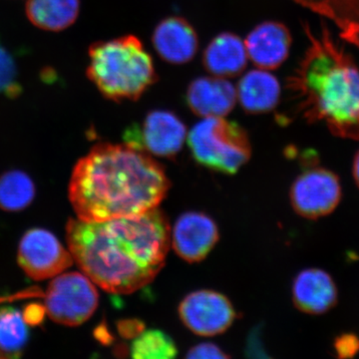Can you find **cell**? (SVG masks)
Here are the masks:
<instances>
[{
  "instance_id": "27",
  "label": "cell",
  "mask_w": 359,
  "mask_h": 359,
  "mask_svg": "<svg viewBox=\"0 0 359 359\" xmlns=\"http://www.w3.org/2000/svg\"><path fill=\"white\" fill-rule=\"evenodd\" d=\"M358 46L359 47V39H358Z\"/></svg>"
},
{
  "instance_id": "18",
  "label": "cell",
  "mask_w": 359,
  "mask_h": 359,
  "mask_svg": "<svg viewBox=\"0 0 359 359\" xmlns=\"http://www.w3.org/2000/svg\"><path fill=\"white\" fill-rule=\"evenodd\" d=\"M80 0H27L26 15L33 25L46 32H59L76 21Z\"/></svg>"
},
{
  "instance_id": "15",
  "label": "cell",
  "mask_w": 359,
  "mask_h": 359,
  "mask_svg": "<svg viewBox=\"0 0 359 359\" xmlns=\"http://www.w3.org/2000/svg\"><path fill=\"white\" fill-rule=\"evenodd\" d=\"M337 287L330 273L320 269H306L292 283L294 306L302 313L323 314L337 304Z\"/></svg>"
},
{
  "instance_id": "11",
  "label": "cell",
  "mask_w": 359,
  "mask_h": 359,
  "mask_svg": "<svg viewBox=\"0 0 359 359\" xmlns=\"http://www.w3.org/2000/svg\"><path fill=\"white\" fill-rule=\"evenodd\" d=\"M219 238L214 219L201 212H184L171 229L172 247L180 257L191 264L203 261Z\"/></svg>"
},
{
  "instance_id": "10",
  "label": "cell",
  "mask_w": 359,
  "mask_h": 359,
  "mask_svg": "<svg viewBox=\"0 0 359 359\" xmlns=\"http://www.w3.org/2000/svg\"><path fill=\"white\" fill-rule=\"evenodd\" d=\"M179 316L186 327L202 337L223 334L237 318L230 299L211 290H196L184 297Z\"/></svg>"
},
{
  "instance_id": "7",
  "label": "cell",
  "mask_w": 359,
  "mask_h": 359,
  "mask_svg": "<svg viewBox=\"0 0 359 359\" xmlns=\"http://www.w3.org/2000/svg\"><path fill=\"white\" fill-rule=\"evenodd\" d=\"M188 136L183 121L169 110H153L141 123L126 130L125 142L137 150L157 157L173 158L179 154Z\"/></svg>"
},
{
  "instance_id": "14",
  "label": "cell",
  "mask_w": 359,
  "mask_h": 359,
  "mask_svg": "<svg viewBox=\"0 0 359 359\" xmlns=\"http://www.w3.org/2000/svg\"><path fill=\"white\" fill-rule=\"evenodd\" d=\"M237 88L222 77H199L186 92V103L194 114L203 118L226 117L237 104Z\"/></svg>"
},
{
  "instance_id": "4",
  "label": "cell",
  "mask_w": 359,
  "mask_h": 359,
  "mask_svg": "<svg viewBox=\"0 0 359 359\" xmlns=\"http://www.w3.org/2000/svg\"><path fill=\"white\" fill-rule=\"evenodd\" d=\"M87 77L114 102L138 100L158 80L152 57L135 35L92 44Z\"/></svg>"
},
{
  "instance_id": "19",
  "label": "cell",
  "mask_w": 359,
  "mask_h": 359,
  "mask_svg": "<svg viewBox=\"0 0 359 359\" xmlns=\"http://www.w3.org/2000/svg\"><path fill=\"white\" fill-rule=\"evenodd\" d=\"M27 321L18 309H0V358H18L28 340Z\"/></svg>"
},
{
  "instance_id": "5",
  "label": "cell",
  "mask_w": 359,
  "mask_h": 359,
  "mask_svg": "<svg viewBox=\"0 0 359 359\" xmlns=\"http://www.w3.org/2000/svg\"><path fill=\"white\" fill-rule=\"evenodd\" d=\"M187 137L196 162L221 173H237L252 155L245 130L224 117L204 118Z\"/></svg>"
},
{
  "instance_id": "21",
  "label": "cell",
  "mask_w": 359,
  "mask_h": 359,
  "mask_svg": "<svg viewBox=\"0 0 359 359\" xmlns=\"http://www.w3.org/2000/svg\"><path fill=\"white\" fill-rule=\"evenodd\" d=\"M130 351L132 358L137 359H171L178 353L171 337L158 330H144L134 339Z\"/></svg>"
},
{
  "instance_id": "2",
  "label": "cell",
  "mask_w": 359,
  "mask_h": 359,
  "mask_svg": "<svg viewBox=\"0 0 359 359\" xmlns=\"http://www.w3.org/2000/svg\"><path fill=\"white\" fill-rule=\"evenodd\" d=\"M170 186L164 168L147 153L101 143L75 165L69 200L78 219L101 222L156 209Z\"/></svg>"
},
{
  "instance_id": "25",
  "label": "cell",
  "mask_w": 359,
  "mask_h": 359,
  "mask_svg": "<svg viewBox=\"0 0 359 359\" xmlns=\"http://www.w3.org/2000/svg\"><path fill=\"white\" fill-rule=\"evenodd\" d=\"M118 332L124 339H134L145 330L143 321L139 320H122L117 323Z\"/></svg>"
},
{
  "instance_id": "13",
  "label": "cell",
  "mask_w": 359,
  "mask_h": 359,
  "mask_svg": "<svg viewBox=\"0 0 359 359\" xmlns=\"http://www.w3.org/2000/svg\"><path fill=\"white\" fill-rule=\"evenodd\" d=\"M248 56L261 69H276L289 57L292 35L278 21L257 25L245 40Z\"/></svg>"
},
{
  "instance_id": "3",
  "label": "cell",
  "mask_w": 359,
  "mask_h": 359,
  "mask_svg": "<svg viewBox=\"0 0 359 359\" xmlns=\"http://www.w3.org/2000/svg\"><path fill=\"white\" fill-rule=\"evenodd\" d=\"M309 47L289 80L299 109L309 122L327 125L334 136L359 141V69L323 26L320 36L306 27Z\"/></svg>"
},
{
  "instance_id": "17",
  "label": "cell",
  "mask_w": 359,
  "mask_h": 359,
  "mask_svg": "<svg viewBox=\"0 0 359 359\" xmlns=\"http://www.w3.org/2000/svg\"><path fill=\"white\" fill-rule=\"evenodd\" d=\"M280 85L276 76L264 69L245 73L238 82V100L249 114H264L280 102Z\"/></svg>"
},
{
  "instance_id": "6",
  "label": "cell",
  "mask_w": 359,
  "mask_h": 359,
  "mask_svg": "<svg viewBox=\"0 0 359 359\" xmlns=\"http://www.w3.org/2000/svg\"><path fill=\"white\" fill-rule=\"evenodd\" d=\"M45 311L60 325L77 327L91 318L99 295L91 280L80 273H60L46 290Z\"/></svg>"
},
{
  "instance_id": "23",
  "label": "cell",
  "mask_w": 359,
  "mask_h": 359,
  "mask_svg": "<svg viewBox=\"0 0 359 359\" xmlns=\"http://www.w3.org/2000/svg\"><path fill=\"white\" fill-rule=\"evenodd\" d=\"M334 349L339 358H351L359 353V337L354 334H342L334 340Z\"/></svg>"
},
{
  "instance_id": "1",
  "label": "cell",
  "mask_w": 359,
  "mask_h": 359,
  "mask_svg": "<svg viewBox=\"0 0 359 359\" xmlns=\"http://www.w3.org/2000/svg\"><path fill=\"white\" fill-rule=\"evenodd\" d=\"M68 249L95 285L126 294L147 285L160 273L171 247V226L161 210L101 222L71 219Z\"/></svg>"
},
{
  "instance_id": "26",
  "label": "cell",
  "mask_w": 359,
  "mask_h": 359,
  "mask_svg": "<svg viewBox=\"0 0 359 359\" xmlns=\"http://www.w3.org/2000/svg\"><path fill=\"white\" fill-rule=\"evenodd\" d=\"M353 178L355 180L356 185L358 186L359 188V151L358 154L355 155L353 160Z\"/></svg>"
},
{
  "instance_id": "12",
  "label": "cell",
  "mask_w": 359,
  "mask_h": 359,
  "mask_svg": "<svg viewBox=\"0 0 359 359\" xmlns=\"http://www.w3.org/2000/svg\"><path fill=\"white\" fill-rule=\"evenodd\" d=\"M153 46L163 60L173 65L190 62L199 49L197 32L191 23L180 16L160 21L152 36Z\"/></svg>"
},
{
  "instance_id": "8",
  "label": "cell",
  "mask_w": 359,
  "mask_h": 359,
  "mask_svg": "<svg viewBox=\"0 0 359 359\" xmlns=\"http://www.w3.org/2000/svg\"><path fill=\"white\" fill-rule=\"evenodd\" d=\"M341 185L337 175L323 168H309L299 175L290 198L297 214L309 219L332 214L341 200Z\"/></svg>"
},
{
  "instance_id": "20",
  "label": "cell",
  "mask_w": 359,
  "mask_h": 359,
  "mask_svg": "<svg viewBox=\"0 0 359 359\" xmlns=\"http://www.w3.org/2000/svg\"><path fill=\"white\" fill-rule=\"evenodd\" d=\"M34 196V183L27 174L13 170L0 176V209L20 211L32 204Z\"/></svg>"
},
{
  "instance_id": "9",
  "label": "cell",
  "mask_w": 359,
  "mask_h": 359,
  "mask_svg": "<svg viewBox=\"0 0 359 359\" xmlns=\"http://www.w3.org/2000/svg\"><path fill=\"white\" fill-rule=\"evenodd\" d=\"M73 262L69 249L66 250L51 231L32 229L21 238L18 263L32 280L55 278L70 268Z\"/></svg>"
},
{
  "instance_id": "16",
  "label": "cell",
  "mask_w": 359,
  "mask_h": 359,
  "mask_svg": "<svg viewBox=\"0 0 359 359\" xmlns=\"http://www.w3.org/2000/svg\"><path fill=\"white\" fill-rule=\"evenodd\" d=\"M248 58L245 41L235 33L223 32L205 49L203 65L214 76L233 77L245 70Z\"/></svg>"
},
{
  "instance_id": "22",
  "label": "cell",
  "mask_w": 359,
  "mask_h": 359,
  "mask_svg": "<svg viewBox=\"0 0 359 359\" xmlns=\"http://www.w3.org/2000/svg\"><path fill=\"white\" fill-rule=\"evenodd\" d=\"M22 92L18 81V68L13 55L0 44V94L16 98Z\"/></svg>"
},
{
  "instance_id": "24",
  "label": "cell",
  "mask_w": 359,
  "mask_h": 359,
  "mask_svg": "<svg viewBox=\"0 0 359 359\" xmlns=\"http://www.w3.org/2000/svg\"><path fill=\"white\" fill-rule=\"evenodd\" d=\"M187 358H229L230 355L224 353V351L216 344L212 342H204L197 346H193L188 351L186 355Z\"/></svg>"
}]
</instances>
